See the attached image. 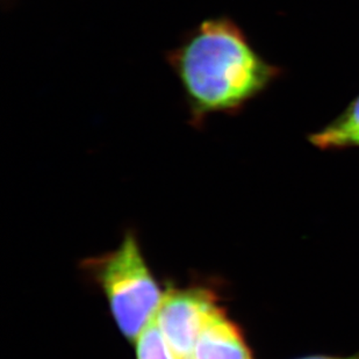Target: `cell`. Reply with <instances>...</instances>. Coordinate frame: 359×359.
Segmentation results:
<instances>
[{"label": "cell", "mask_w": 359, "mask_h": 359, "mask_svg": "<svg viewBox=\"0 0 359 359\" xmlns=\"http://www.w3.org/2000/svg\"><path fill=\"white\" fill-rule=\"evenodd\" d=\"M309 142L320 150L359 148V95L335 119L307 136Z\"/></svg>", "instance_id": "5"}, {"label": "cell", "mask_w": 359, "mask_h": 359, "mask_svg": "<svg viewBox=\"0 0 359 359\" xmlns=\"http://www.w3.org/2000/svg\"><path fill=\"white\" fill-rule=\"evenodd\" d=\"M192 359H254L240 328L221 311L203 329Z\"/></svg>", "instance_id": "4"}, {"label": "cell", "mask_w": 359, "mask_h": 359, "mask_svg": "<svg viewBox=\"0 0 359 359\" xmlns=\"http://www.w3.org/2000/svg\"><path fill=\"white\" fill-rule=\"evenodd\" d=\"M109 300L122 334L135 341L155 319L163 294L132 234L116 251L97 258L88 266Z\"/></svg>", "instance_id": "2"}, {"label": "cell", "mask_w": 359, "mask_h": 359, "mask_svg": "<svg viewBox=\"0 0 359 359\" xmlns=\"http://www.w3.org/2000/svg\"><path fill=\"white\" fill-rule=\"evenodd\" d=\"M222 309L212 292L191 287L164 295L155 322L180 359L192 356L201 332Z\"/></svg>", "instance_id": "3"}, {"label": "cell", "mask_w": 359, "mask_h": 359, "mask_svg": "<svg viewBox=\"0 0 359 359\" xmlns=\"http://www.w3.org/2000/svg\"><path fill=\"white\" fill-rule=\"evenodd\" d=\"M136 339L137 359H180L170 346L155 320L147 325Z\"/></svg>", "instance_id": "6"}, {"label": "cell", "mask_w": 359, "mask_h": 359, "mask_svg": "<svg viewBox=\"0 0 359 359\" xmlns=\"http://www.w3.org/2000/svg\"><path fill=\"white\" fill-rule=\"evenodd\" d=\"M165 61L180 83L189 123L197 129L213 114L238 116L285 72L266 61L228 15L191 28L166 51Z\"/></svg>", "instance_id": "1"}, {"label": "cell", "mask_w": 359, "mask_h": 359, "mask_svg": "<svg viewBox=\"0 0 359 359\" xmlns=\"http://www.w3.org/2000/svg\"><path fill=\"white\" fill-rule=\"evenodd\" d=\"M295 359H359V351L351 356L339 357V356H327V355H311V356L299 357Z\"/></svg>", "instance_id": "7"}]
</instances>
